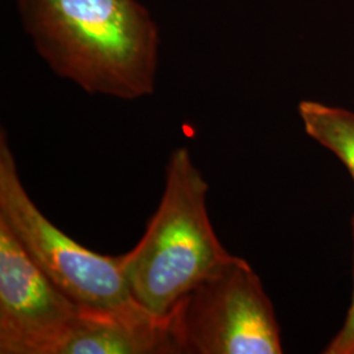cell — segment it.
Returning a JSON list of instances; mask_svg holds the SVG:
<instances>
[{
    "instance_id": "6da1fadb",
    "label": "cell",
    "mask_w": 354,
    "mask_h": 354,
    "mask_svg": "<svg viewBox=\"0 0 354 354\" xmlns=\"http://www.w3.org/2000/svg\"><path fill=\"white\" fill-rule=\"evenodd\" d=\"M26 33L55 75L89 95L138 100L155 91L159 30L137 0H16Z\"/></svg>"
},
{
    "instance_id": "7a4b0ae2",
    "label": "cell",
    "mask_w": 354,
    "mask_h": 354,
    "mask_svg": "<svg viewBox=\"0 0 354 354\" xmlns=\"http://www.w3.org/2000/svg\"><path fill=\"white\" fill-rule=\"evenodd\" d=\"M207 192L189 150L175 149L158 209L136 247L122 254L133 298L156 317H167L231 256L212 225Z\"/></svg>"
},
{
    "instance_id": "3957f363",
    "label": "cell",
    "mask_w": 354,
    "mask_h": 354,
    "mask_svg": "<svg viewBox=\"0 0 354 354\" xmlns=\"http://www.w3.org/2000/svg\"><path fill=\"white\" fill-rule=\"evenodd\" d=\"M177 354H281V330L261 279L231 254L168 314Z\"/></svg>"
},
{
    "instance_id": "277c9868",
    "label": "cell",
    "mask_w": 354,
    "mask_h": 354,
    "mask_svg": "<svg viewBox=\"0 0 354 354\" xmlns=\"http://www.w3.org/2000/svg\"><path fill=\"white\" fill-rule=\"evenodd\" d=\"M0 222L38 268L79 306L112 310L137 302L124 274L122 254L91 251L38 209L21 183L4 129L0 131Z\"/></svg>"
},
{
    "instance_id": "5b68a950",
    "label": "cell",
    "mask_w": 354,
    "mask_h": 354,
    "mask_svg": "<svg viewBox=\"0 0 354 354\" xmlns=\"http://www.w3.org/2000/svg\"><path fill=\"white\" fill-rule=\"evenodd\" d=\"M80 308L0 222V353H54Z\"/></svg>"
},
{
    "instance_id": "8992f818",
    "label": "cell",
    "mask_w": 354,
    "mask_h": 354,
    "mask_svg": "<svg viewBox=\"0 0 354 354\" xmlns=\"http://www.w3.org/2000/svg\"><path fill=\"white\" fill-rule=\"evenodd\" d=\"M53 354H177L169 317L138 302L97 310L82 307Z\"/></svg>"
},
{
    "instance_id": "52a82bcc",
    "label": "cell",
    "mask_w": 354,
    "mask_h": 354,
    "mask_svg": "<svg viewBox=\"0 0 354 354\" xmlns=\"http://www.w3.org/2000/svg\"><path fill=\"white\" fill-rule=\"evenodd\" d=\"M307 136L333 152L354 180V113L322 102L304 100L298 106Z\"/></svg>"
},
{
    "instance_id": "ba28073f",
    "label": "cell",
    "mask_w": 354,
    "mask_h": 354,
    "mask_svg": "<svg viewBox=\"0 0 354 354\" xmlns=\"http://www.w3.org/2000/svg\"><path fill=\"white\" fill-rule=\"evenodd\" d=\"M354 234V216H353ZM326 354H354V290L352 304L348 313L346 320L340 332L329 342L324 351Z\"/></svg>"
}]
</instances>
